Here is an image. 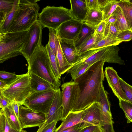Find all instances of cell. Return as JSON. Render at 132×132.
I'll use <instances>...</instances> for the list:
<instances>
[{"mask_svg":"<svg viewBox=\"0 0 132 132\" xmlns=\"http://www.w3.org/2000/svg\"><path fill=\"white\" fill-rule=\"evenodd\" d=\"M56 58L61 75L67 72L73 65L69 63L66 59L62 51L60 44L57 53Z\"/></svg>","mask_w":132,"mask_h":132,"instance_id":"29","label":"cell"},{"mask_svg":"<svg viewBox=\"0 0 132 132\" xmlns=\"http://www.w3.org/2000/svg\"><path fill=\"white\" fill-rule=\"evenodd\" d=\"M28 72L34 73L52 84L57 90L61 85L56 77L45 47L42 44L35 51L28 62Z\"/></svg>","mask_w":132,"mask_h":132,"instance_id":"2","label":"cell"},{"mask_svg":"<svg viewBox=\"0 0 132 132\" xmlns=\"http://www.w3.org/2000/svg\"><path fill=\"white\" fill-rule=\"evenodd\" d=\"M28 35V30L5 33L0 40V63L21 54Z\"/></svg>","mask_w":132,"mask_h":132,"instance_id":"4","label":"cell"},{"mask_svg":"<svg viewBox=\"0 0 132 132\" xmlns=\"http://www.w3.org/2000/svg\"><path fill=\"white\" fill-rule=\"evenodd\" d=\"M62 97V92L59 88L56 92L48 112L46 115L45 121L39 127L37 131L40 130L46 125L53 121H61L63 112Z\"/></svg>","mask_w":132,"mask_h":132,"instance_id":"13","label":"cell"},{"mask_svg":"<svg viewBox=\"0 0 132 132\" xmlns=\"http://www.w3.org/2000/svg\"><path fill=\"white\" fill-rule=\"evenodd\" d=\"M121 42L117 38L104 37L101 40L94 44L89 50L95 49L107 46L118 45Z\"/></svg>","mask_w":132,"mask_h":132,"instance_id":"32","label":"cell"},{"mask_svg":"<svg viewBox=\"0 0 132 132\" xmlns=\"http://www.w3.org/2000/svg\"><path fill=\"white\" fill-rule=\"evenodd\" d=\"M119 105L124 111L127 122L129 123L132 122V103L129 101L119 99Z\"/></svg>","mask_w":132,"mask_h":132,"instance_id":"34","label":"cell"},{"mask_svg":"<svg viewBox=\"0 0 132 132\" xmlns=\"http://www.w3.org/2000/svg\"><path fill=\"white\" fill-rule=\"evenodd\" d=\"M42 28L37 20L28 30L27 40L21 52L27 62L35 51L42 44Z\"/></svg>","mask_w":132,"mask_h":132,"instance_id":"11","label":"cell"},{"mask_svg":"<svg viewBox=\"0 0 132 132\" xmlns=\"http://www.w3.org/2000/svg\"><path fill=\"white\" fill-rule=\"evenodd\" d=\"M99 127L94 125L88 126L83 128L80 132H94Z\"/></svg>","mask_w":132,"mask_h":132,"instance_id":"48","label":"cell"},{"mask_svg":"<svg viewBox=\"0 0 132 132\" xmlns=\"http://www.w3.org/2000/svg\"><path fill=\"white\" fill-rule=\"evenodd\" d=\"M14 0H0V12L8 14L12 7Z\"/></svg>","mask_w":132,"mask_h":132,"instance_id":"39","label":"cell"},{"mask_svg":"<svg viewBox=\"0 0 132 132\" xmlns=\"http://www.w3.org/2000/svg\"><path fill=\"white\" fill-rule=\"evenodd\" d=\"M39 1L20 0L15 19L6 33L28 30L37 20L40 8L36 2Z\"/></svg>","mask_w":132,"mask_h":132,"instance_id":"3","label":"cell"},{"mask_svg":"<svg viewBox=\"0 0 132 132\" xmlns=\"http://www.w3.org/2000/svg\"><path fill=\"white\" fill-rule=\"evenodd\" d=\"M61 87L63 108L62 121L68 113L72 111L79 98L80 90L78 84L72 80L63 83L61 85Z\"/></svg>","mask_w":132,"mask_h":132,"instance_id":"9","label":"cell"},{"mask_svg":"<svg viewBox=\"0 0 132 132\" xmlns=\"http://www.w3.org/2000/svg\"><path fill=\"white\" fill-rule=\"evenodd\" d=\"M110 0H98L100 9L101 11L102 8L109 2Z\"/></svg>","mask_w":132,"mask_h":132,"instance_id":"49","label":"cell"},{"mask_svg":"<svg viewBox=\"0 0 132 132\" xmlns=\"http://www.w3.org/2000/svg\"><path fill=\"white\" fill-rule=\"evenodd\" d=\"M121 88L129 102L132 103V87L125 81L119 77Z\"/></svg>","mask_w":132,"mask_h":132,"instance_id":"37","label":"cell"},{"mask_svg":"<svg viewBox=\"0 0 132 132\" xmlns=\"http://www.w3.org/2000/svg\"><path fill=\"white\" fill-rule=\"evenodd\" d=\"M32 92L29 74L27 72L25 74L20 75L12 83L3 88L1 94L11 101L16 102L22 105Z\"/></svg>","mask_w":132,"mask_h":132,"instance_id":"5","label":"cell"},{"mask_svg":"<svg viewBox=\"0 0 132 132\" xmlns=\"http://www.w3.org/2000/svg\"><path fill=\"white\" fill-rule=\"evenodd\" d=\"M96 101L99 102L101 110L109 118L112 120L110 103L107 92L104 89L103 83L101 87Z\"/></svg>","mask_w":132,"mask_h":132,"instance_id":"22","label":"cell"},{"mask_svg":"<svg viewBox=\"0 0 132 132\" xmlns=\"http://www.w3.org/2000/svg\"><path fill=\"white\" fill-rule=\"evenodd\" d=\"M104 37V34L98 33L95 30L94 32L81 45L77 50L79 56L89 50L94 44Z\"/></svg>","mask_w":132,"mask_h":132,"instance_id":"25","label":"cell"},{"mask_svg":"<svg viewBox=\"0 0 132 132\" xmlns=\"http://www.w3.org/2000/svg\"><path fill=\"white\" fill-rule=\"evenodd\" d=\"M103 127L113 122L106 116L101 110L99 103L95 102L83 110L81 122Z\"/></svg>","mask_w":132,"mask_h":132,"instance_id":"10","label":"cell"},{"mask_svg":"<svg viewBox=\"0 0 132 132\" xmlns=\"http://www.w3.org/2000/svg\"><path fill=\"white\" fill-rule=\"evenodd\" d=\"M92 65L83 62H78L67 72L70 74L72 79L74 80L83 74Z\"/></svg>","mask_w":132,"mask_h":132,"instance_id":"27","label":"cell"},{"mask_svg":"<svg viewBox=\"0 0 132 132\" xmlns=\"http://www.w3.org/2000/svg\"><path fill=\"white\" fill-rule=\"evenodd\" d=\"M12 102L0 93V108L3 109L10 104Z\"/></svg>","mask_w":132,"mask_h":132,"instance_id":"42","label":"cell"},{"mask_svg":"<svg viewBox=\"0 0 132 132\" xmlns=\"http://www.w3.org/2000/svg\"><path fill=\"white\" fill-rule=\"evenodd\" d=\"M3 87H2V88H0V93H1V91L2 90V88Z\"/></svg>","mask_w":132,"mask_h":132,"instance_id":"56","label":"cell"},{"mask_svg":"<svg viewBox=\"0 0 132 132\" xmlns=\"http://www.w3.org/2000/svg\"><path fill=\"white\" fill-rule=\"evenodd\" d=\"M94 132H104V131L102 127H99Z\"/></svg>","mask_w":132,"mask_h":132,"instance_id":"52","label":"cell"},{"mask_svg":"<svg viewBox=\"0 0 132 132\" xmlns=\"http://www.w3.org/2000/svg\"><path fill=\"white\" fill-rule=\"evenodd\" d=\"M57 90H51L33 92L26 100L23 105L46 115L50 109Z\"/></svg>","mask_w":132,"mask_h":132,"instance_id":"8","label":"cell"},{"mask_svg":"<svg viewBox=\"0 0 132 132\" xmlns=\"http://www.w3.org/2000/svg\"><path fill=\"white\" fill-rule=\"evenodd\" d=\"M49 30V39L47 43L51 50L56 57L57 51L60 43V39L56 30L48 28Z\"/></svg>","mask_w":132,"mask_h":132,"instance_id":"30","label":"cell"},{"mask_svg":"<svg viewBox=\"0 0 132 132\" xmlns=\"http://www.w3.org/2000/svg\"><path fill=\"white\" fill-rule=\"evenodd\" d=\"M118 0H110L101 10L103 13V21H105L112 14L118 6Z\"/></svg>","mask_w":132,"mask_h":132,"instance_id":"33","label":"cell"},{"mask_svg":"<svg viewBox=\"0 0 132 132\" xmlns=\"http://www.w3.org/2000/svg\"><path fill=\"white\" fill-rule=\"evenodd\" d=\"M106 24L105 21H102L94 28L95 31L98 33L104 34Z\"/></svg>","mask_w":132,"mask_h":132,"instance_id":"44","label":"cell"},{"mask_svg":"<svg viewBox=\"0 0 132 132\" xmlns=\"http://www.w3.org/2000/svg\"><path fill=\"white\" fill-rule=\"evenodd\" d=\"M3 132H20L13 129L10 125L6 118Z\"/></svg>","mask_w":132,"mask_h":132,"instance_id":"47","label":"cell"},{"mask_svg":"<svg viewBox=\"0 0 132 132\" xmlns=\"http://www.w3.org/2000/svg\"><path fill=\"white\" fill-rule=\"evenodd\" d=\"M45 47L54 74L56 78L60 79L61 78V75L60 73L56 57L51 50L48 44L46 45Z\"/></svg>","mask_w":132,"mask_h":132,"instance_id":"31","label":"cell"},{"mask_svg":"<svg viewBox=\"0 0 132 132\" xmlns=\"http://www.w3.org/2000/svg\"><path fill=\"white\" fill-rule=\"evenodd\" d=\"M119 50L118 45L88 50L80 55L79 60L77 62H83L93 64L96 62L102 60L105 62L124 65V61L119 55Z\"/></svg>","mask_w":132,"mask_h":132,"instance_id":"6","label":"cell"},{"mask_svg":"<svg viewBox=\"0 0 132 132\" xmlns=\"http://www.w3.org/2000/svg\"><path fill=\"white\" fill-rule=\"evenodd\" d=\"M60 44L62 51L69 63L74 65L78 61L80 56L73 40L60 39Z\"/></svg>","mask_w":132,"mask_h":132,"instance_id":"16","label":"cell"},{"mask_svg":"<svg viewBox=\"0 0 132 132\" xmlns=\"http://www.w3.org/2000/svg\"><path fill=\"white\" fill-rule=\"evenodd\" d=\"M103 16V13L100 9H88L82 22L94 28L102 21Z\"/></svg>","mask_w":132,"mask_h":132,"instance_id":"21","label":"cell"},{"mask_svg":"<svg viewBox=\"0 0 132 132\" xmlns=\"http://www.w3.org/2000/svg\"><path fill=\"white\" fill-rule=\"evenodd\" d=\"M20 0H14L12 9L0 26V32L6 33L14 22L19 9Z\"/></svg>","mask_w":132,"mask_h":132,"instance_id":"20","label":"cell"},{"mask_svg":"<svg viewBox=\"0 0 132 132\" xmlns=\"http://www.w3.org/2000/svg\"><path fill=\"white\" fill-rule=\"evenodd\" d=\"M3 110L11 126L15 130L21 132L22 129L21 127L18 118L12 109L11 103Z\"/></svg>","mask_w":132,"mask_h":132,"instance_id":"26","label":"cell"},{"mask_svg":"<svg viewBox=\"0 0 132 132\" xmlns=\"http://www.w3.org/2000/svg\"><path fill=\"white\" fill-rule=\"evenodd\" d=\"M21 132H27L25 130H22Z\"/></svg>","mask_w":132,"mask_h":132,"instance_id":"55","label":"cell"},{"mask_svg":"<svg viewBox=\"0 0 132 132\" xmlns=\"http://www.w3.org/2000/svg\"><path fill=\"white\" fill-rule=\"evenodd\" d=\"M118 6L120 8L122 13L132 29V3L130 0H118Z\"/></svg>","mask_w":132,"mask_h":132,"instance_id":"28","label":"cell"},{"mask_svg":"<svg viewBox=\"0 0 132 132\" xmlns=\"http://www.w3.org/2000/svg\"><path fill=\"white\" fill-rule=\"evenodd\" d=\"M12 109L15 114L18 118L20 106L22 105L20 103L16 102L13 101L11 103Z\"/></svg>","mask_w":132,"mask_h":132,"instance_id":"46","label":"cell"},{"mask_svg":"<svg viewBox=\"0 0 132 132\" xmlns=\"http://www.w3.org/2000/svg\"><path fill=\"white\" fill-rule=\"evenodd\" d=\"M102 60L96 62L73 81L80 90L78 99L72 111L83 110L96 101L104 80Z\"/></svg>","mask_w":132,"mask_h":132,"instance_id":"1","label":"cell"},{"mask_svg":"<svg viewBox=\"0 0 132 132\" xmlns=\"http://www.w3.org/2000/svg\"><path fill=\"white\" fill-rule=\"evenodd\" d=\"M116 38L121 42L130 40L132 38V30H127L120 32Z\"/></svg>","mask_w":132,"mask_h":132,"instance_id":"38","label":"cell"},{"mask_svg":"<svg viewBox=\"0 0 132 132\" xmlns=\"http://www.w3.org/2000/svg\"><path fill=\"white\" fill-rule=\"evenodd\" d=\"M82 23L73 19L63 22L56 30L60 38L74 40L79 33Z\"/></svg>","mask_w":132,"mask_h":132,"instance_id":"14","label":"cell"},{"mask_svg":"<svg viewBox=\"0 0 132 132\" xmlns=\"http://www.w3.org/2000/svg\"><path fill=\"white\" fill-rule=\"evenodd\" d=\"M7 85L4 82L0 81V87H4L7 86Z\"/></svg>","mask_w":132,"mask_h":132,"instance_id":"53","label":"cell"},{"mask_svg":"<svg viewBox=\"0 0 132 132\" xmlns=\"http://www.w3.org/2000/svg\"><path fill=\"white\" fill-rule=\"evenodd\" d=\"M114 23H106L104 32V37L116 38L119 33Z\"/></svg>","mask_w":132,"mask_h":132,"instance_id":"36","label":"cell"},{"mask_svg":"<svg viewBox=\"0 0 132 132\" xmlns=\"http://www.w3.org/2000/svg\"><path fill=\"white\" fill-rule=\"evenodd\" d=\"M7 14L5 12H0V26L3 22Z\"/></svg>","mask_w":132,"mask_h":132,"instance_id":"51","label":"cell"},{"mask_svg":"<svg viewBox=\"0 0 132 132\" xmlns=\"http://www.w3.org/2000/svg\"><path fill=\"white\" fill-rule=\"evenodd\" d=\"M91 125H92L85 122H80L60 132H80L84 128Z\"/></svg>","mask_w":132,"mask_h":132,"instance_id":"40","label":"cell"},{"mask_svg":"<svg viewBox=\"0 0 132 132\" xmlns=\"http://www.w3.org/2000/svg\"><path fill=\"white\" fill-rule=\"evenodd\" d=\"M87 7L88 9H99L98 0H85Z\"/></svg>","mask_w":132,"mask_h":132,"instance_id":"43","label":"cell"},{"mask_svg":"<svg viewBox=\"0 0 132 132\" xmlns=\"http://www.w3.org/2000/svg\"><path fill=\"white\" fill-rule=\"evenodd\" d=\"M71 8L70 13L72 19L82 22L88 9L85 0H70Z\"/></svg>","mask_w":132,"mask_h":132,"instance_id":"17","label":"cell"},{"mask_svg":"<svg viewBox=\"0 0 132 132\" xmlns=\"http://www.w3.org/2000/svg\"></svg>","mask_w":132,"mask_h":132,"instance_id":"57","label":"cell"},{"mask_svg":"<svg viewBox=\"0 0 132 132\" xmlns=\"http://www.w3.org/2000/svg\"><path fill=\"white\" fill-rule=\"evenodd\" d=\"M69 10L62 6H47L39 14L38 20L43 27L56 30L63 23L72 19Z\"/></svg>","mask_w":132,"mask_h":132,"instance_id":"7","label":"cell"},{"mask_svg":"<svg viewBox=\"0 0 132 132\" xmlns=\"http://www.w3.org/2000/svg\"><path fill=\"white\" fill-rule=\"evenodd\" d=\"M18 120L22 129L34 127L41 126L46 121V115L21 105L19 108Z\"/></svg>","mask_w":132,"mask_h":132,"instance_id":"12","label":"cell"},{"mask_svg":"<svg viewBox=\"0 0 132 132\" xmlns=\"http://www.w3.org/2000/svg\"><path fill=\"white\" fill-rule=\"evenodd\" d=\"M82 23L79 33L73 40L75 46L77 50L95 31L94 28Z\"/></svg>","mask_w":132,"mask_h":132,"instance_id":"23","label":"cell"},{"mask_svg":"<svg viewBox=\"0 0 132 132\" xmlns=\"http://www.w3.org/2000/svg\"><path fill=\"white\" fill-rule=\"evenodd\" d=\"M83 110L69 112L62 121L60 126L56 128L54 132H60L78 123L81 122Z\"/></svg>","mask_w":132,"mask_h":132,"instance_id":"19","label":"cell"},{"mask_svg":"<svg viewBox=\"0 0 132 132\" xmlns=\"http://www.w3.org/2000/svg\"><path fill=\"white\" fill-rule=\"evenodd\" d=\"M6 117L2 109L0 108V132H3L5 123Z\"/></svg>","mask_w":132,"mask_h":132,"instance_id":"45","label":"cell"},{"mask_svg":"<svg viewBox=\"0 0 132 132\" xmlns=\"http://www.w3.org/2000/svg\"><path fill=\"white\" fill-rule=\"evenodd\" d=\"M116 20V16L113 13L109 16L108 19L105 20L106 23H114Z\"/></svg>","mask_w":132,"mask_h":132,"instance_id":"50","label":"cell"},{"mask_svg":"<svg viewBox=\"0 0 132 132\" xmlns=\"http://www.w3.org/2000/svg\"><path fill=\"white\" fill-rule=\"evenodd\" d=\"M57 122L56 121H53L37 132H54L56 129V125Z\"/></svg>","mask_w":132,"mask_h":132,"instance_id":"41","label":"cell"},{"mask_svg":"<svg viewBox=\"0 0 132 132\" xmlns=\"http://www.w3.org/2000/svg\"><path fill=\"white\" fill-rule=\"evenodd\" d=\"M20 75H16L14 73L1 71H0V81L4 82L8 85L15 80Z\"/></svg>","mask_w":132,"mask_h":132,"instance_id":"35","label":"cell"},{"mask_svg":"<svg viewBox=\"0 0 132 132\" xmlns=\"http://www.w3.org/2000/svg\"><path fill=\"white\" fill-rule=\"evenodd\" d=\"M29 73L30 86L33 92L51 90H57L54 85L47 81L34 73Z\"/></svg>","mask_w":132,"mask_h":132,"instance_id":"18","label":"cell"},{"mask_svg":"<svg viewBox=\"0 0 132 132\" xmlns=\"http://www.w3.org/2000/svg\"><path fill=\"white\" fill-rule=\"evenodd\" d=\"M104 75L109 86L115 95L119 99L129 101L121 88L117 72L112 67H107L105 68Z\"/></svg>","mask_w":132,"mask_h":132,"instance_id":"15","label":"cell"},{"mask_svg":"<svg viewBox=\"0 0 132 132\" xmlns=\"http://www.w3.org/2000/svg\"><path fill=\"white\" fill-rule=\"evenodd\" d=\"M5 33H3L0 32V40L5 36Z\"/></svg>","mask_w":132,"mask_h":132,"instance_id":"54","label":"cell"},{"mask_svg":"<svg viewBox=\"0 0 132 132\" xmlns=\"http://www.w3.org/2000/svg\"><path fill=\"white\" fill-rule=\"evenodd\" d=\"M116 16L114 24L119 32L127 30H132L120 8L118 6L113 12Z\"/></svg>","mask_w":132,"mask_h":132,"instance_id":"24","label":"cell"}]
</instances>
